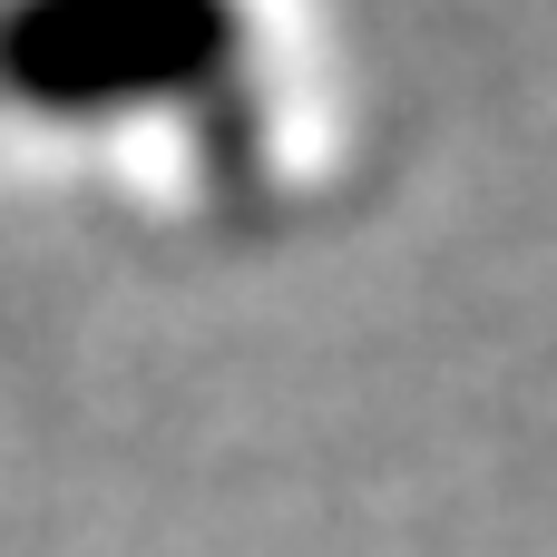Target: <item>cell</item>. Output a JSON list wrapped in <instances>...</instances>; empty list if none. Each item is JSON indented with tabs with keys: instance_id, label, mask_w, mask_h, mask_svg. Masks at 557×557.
<instances>
[{
	"instance_id": "cell-1",
	"label": "cell",
	"mask_w": 557,
	"mask_h": 557,
	"mask_svg": "<svg viewBox=\"0 0 557 557\" xmlns=\"http://www.w3.org/2000/svg\"><path fill=\"white\" fill-rule=\"evenodd\" d=\"M235 39V0H20L0 10V88L39 108L176 98L206 88Z\"/></svg>"
}]
</instances>
